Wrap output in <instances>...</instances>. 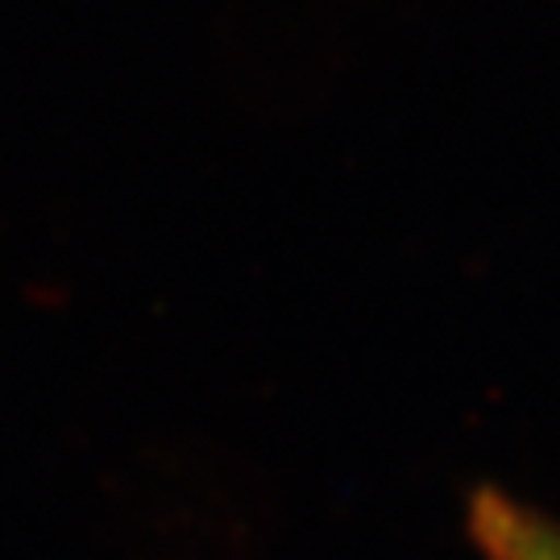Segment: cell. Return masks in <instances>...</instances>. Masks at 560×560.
I'll use <instances>...</instances> for the list:
<instances>
[{"label": "cell", "instance_id": "1", "mask_svg": "<svg viewBox=\"0 0 560 560\" xmlns=\"http://www.w3.org/2000/svg\"><path fill=\"white\" fill-rule=\"evenodd\" d=\"M474 540L490 560H560V527L499 494L474 502Z\"/></svg>", "mask_w": 560, "mask_h": 560}]
</instances>
